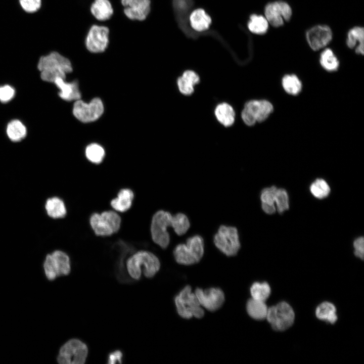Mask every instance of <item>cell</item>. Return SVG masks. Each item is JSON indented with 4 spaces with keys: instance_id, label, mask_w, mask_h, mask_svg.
I'll return each mask as SVG.
<instances>
[{
    "instance_id": "1",
    "label": "cell",
    "mask_w": 364,
    "mask_h": 364,
    "mask_svg": "<svg viewBox=\"0 0 364 364\" xmlns=\"http://www.w3.org/2000/svg\"><path fill=\"white\" fill-rule=\"evenodd\" d=\"M191 226L186 214L178 212L172 215L164 210L156 211L152 218L150 233L153 241L162 249L169 245L170 237L168 228H171L178 236L185 235Z\"/></svg>"
},
{
    "instance_id": "2",
    "label": "cell",
    "mask_w": 364,
    "mask_h": 364,
    "mask_svg": "<svg viewBox=\"0 0 364 364\" xmlns=\"http://www.w3.org/2000/svg\"><path fill=\"white\" fill-rule=\"evenodd\" d=\"M41 79L54 82L58 78H65L67 74L72 71L70 60L56 51L41 57L37 64Z\"/></svg>"
},
{
    "instance_id": "3",
    "label": "cell",
    "mask_w": 364,
    "mask_h": 364,
    "mask_svg": "<svg viewBox=\"0 0 364 364\" xmlns=\"http://www.w3.org/2000/svg\"><path fill=\"white\" fill-rule=\"evenodd\" d=\"M127 271L131 278L140 279L142 271L148 278L153 277L159 270L160 262L157 256L145 250L136 252L130 256L126 261Z\"/></svg>"
},
{
    "instance_id": "4",
    "label": "cell",
    "mask_w": 364,
    "mask_h": 364,
    "mask_svg": "<svg viewBox=\"0 0 364 364\" xmlns=\"http://www.w3.org/2000/svg\"><path fill=\"white\" fill-rule=\"evenodd\" d=\"M110 43V29L104 23H94L88 27L83 39L84 48L92 54L105 52Z\"/></svg>"
},
{
    "instance_id": "5",
    "label": "cell",
    "mask_w": 364,
    "mask_h": 364,
    "mask_svg": "<svg viewBox=\"0 0 364 364\" xmlns=\"http://www.w3.org/2000/svg\"><path fill=\"white\" fill-rule=\"evenodd\" d=\"M174 301L178 314L183 318H201L204 315V308L190 286L183 288L175 296Z\"/></svg>"
},
{
    "instance_id": "6",
    "label": "cell",
    "mask_w": 364,
    "mask_h": 364,
    "mask_svg": "<svg viewBox=\"0 0 364 364\" xmlns=\"http://www.w3.org/2000/svg\"><path fill=\"white\" fill-rule=\"evenodd\" d=\"M213 240L215 246L229 257L236 255L241 248L239 231L234 226L224 224L219 226Z\"/></svg>"
},
{
    "instance_id": "7",
    "label": "cell",
    "mask_w": 364,
    "mask_h": 364,
    "mask_svg": "<svg viewBox=\"0 0 364 364\" xmlns=\"http://www.w3.org/2000/svg\"><path fill=\"white\" fill-rule=\"evenodd\" d=\"M46 278L53 281L62 276L68 275L71 271L70 259L65 252L56 250L48 254L43 263Z\"/></svg>"
},
{
    "instance_id": "8",
    "label": "cell",
    "mask_w": 364,
    "mask_h": 364,
    "mask_svg": "<svg viewBox=\"0 0 364 364\" xmlns=\"http://www.w3.org/2000/svg\"><path fill=\"white\" fill-rule=\"evenodd\" d=\"M121 223L120 216L112 210L105 211L101 213H95L89 218V223L97 236H108L119 230Z\"/></svg>"
},
{
    "instance_id": "9",
    "label": "cell",
    "mask_w": 364,
    "mask_h": 364,
    "mask_svg": "<svg viewBox=\"0 0 364 364\" xmlns=\"http://www.w3.org/2000/svg\"><path fill=\"white\" fill-rule=\"evenodd\" d=\"M88 352V347L85 343L78 339L73 338L60 347L57 360L60 364H84Z\"/></svg>"
},
{
    "instance_id": "10",
    "label": "cell",
    "mask_w": 364,
    "mask_h": 364,
    "mask_svg": "<svg viewBox=\"0 0 364 364\" xmlns=\"http://www.w3.org/2000/svg\"><path fill=\"white\" fill-rule=\"evenodd\" d=\"M266 318L275 330L282 331L292 326L295 314L288 303L281 302L268 308Z\"/></svg>"
},
{
    "instance_id": "11",
    "label": "cell",
    "mask_w": 364,
    "mask_h": 364,
    "mask_svg": "<svg viewBox=\"0 0 364 364\" xmlns=\"http://www.w3.org/2000/svg\"><path fill=\"white\" fill-rule=\"evenodd\" d=\"M273 111V106L266 100H252L248 102L242 112V118L245 123L252 126L256 122L266 120Z\"/></svg>"
},
{
    "instance_id": "12",
    "label": "cell",
    "mask_w": 364,
    "mask_h": 364,
    "mask_svg": "<svg viewBox=\"0 0 364 364\" xmlns=\"http://www.w3.org/2000/svg\"><path fill=\"white\" fill-rule=\"evenodd\" d=\"M104 105L99 98L93 99L88 103L80 99L75 101L73 108L74 116L80 121L88 123L98 119L104 112Z\"/></svg>"
},
{
    "instance_id": "13",
    "label": "cell",
    "mask_w": 364,
    "mask_h": 364,
    "mask_svg": "<svg viewBox=\"0 0 364 364\" xmlns=\"http://www.w3.org/2000/svg\"><path fill=\"white\" fill-rule=\"evenodd\" d=\"M124 16L132 21L144 22L151 10V0H120Z\"/></svg>"
},
{
    "instance_id": "14",
    "label": "cell",
    "mask_w": 364,
    "mask_h": 364,
    "mask_svg": "<svg viewBox=\"0 0 364 364\" xmlns=\"http://www.w3.org/2000/svg\"><path fill=\"white\" fill-rule=\"evenodd\" d=\"M194 293L201 306L209 311L219 309L225 300L223 291L218 287H210L205 289L197 288Z\"/></svg>"
},
{
    "instance_id": "15",
    "label": "cell",
    "mask_w": 364,
    "mask_h": 364,
    "mask_svg": "<svg viewBox=\"0 0 364 364\" xmlns=\"http://www.w3.org/2000/svg\"><path fill=\"white\" fill-rule=\"evenodd\" d=\"M265 16L268 23L274 27H280L292 16L290 6L286 2L277 1L268 4L265 8Z\"/></svg>"
},
{
    "instance_id": "16",
    "label": "cell",
    "mask_w": 364,
    "mask_h": 364,
    "mask_svg": "<svg viewBox=\"0 0 364 364\" xmlns=\"http://www.w3.org/2000/svg\"><path fill=\"white\" fill-rule=\"evenodd\" d=\"M306 37L310 47L317 51L326 47L332 38V32L327 25H316L309 29Z\"/></svg>"
},
{
    "instance_id": "17",
    "label": "cell",
    "mask_w": 364,
    "mask_h": 364,
    "mask_svg": "<svg viewBox=\"0 0 364 364\" xmlns=\"http://www.w3.org/2000/svg\"><path fill=\"white\" fill-rule=\"evenodd\" d=\"M114 8L111 0H93L89 12L97 23H104L114 14Z\"/></svg>"
},
{
    "instance_id": "18",
    "label": "cell",
    "mask_w": 364,
    "mask_h": 364,
    "mask_svg": "<svg viewBox=\"0 0 364 364\" xmlns=\"http://www.w3.org/2000/svg\"><path fill=\"white\" fill-rule=\"evenodd\" d=\"M54 83L59 89V95L66 101H76L80 99L81 94L77 81L70 82L65 81L64 78H58Z\"/></svg>"
},
{
    "instance_id": "19",
    "label": "cell",
    "mask_w": 364,
    "mask_h": 364,
    "mask_svg": "<svg viewBox=\"0 0 364 364\" xmlns=\"http://www.w3.org/2000/svg\"><path fill=\"white\" fill-rule=\"evenodd\" d=\"M133 198L134 194L131 190L122 189L118 192L117 197L111 201L110 205L114 210L123 212L130 208Z\"/></svg>"
},
{
    "instance_id": "20",
    "label": "cell",
    "mask_w": 364,
    "mask_h": 364,
    "mask_svg": "<svg viewBox=\"0 0 364 364\" xmlns=\"http://www.w3.org/2000/svg\"><path fill=\"white\" fill-rule=\"evenodd\" d=\"M44 208L47 215L52 218H63L67 213L64 202L58 197L48 198L45 202Z\"/></svg>"
},
{
    "instance_id": "21",
    "label": "cell",
    "mask_w": 364,
    "mask_h": 364,
    "mask_svg": "<svg viewBox=\"0 0 364 364\" xmlns=\"http://www.w3.org/2000/svg\"><path fill=\"white\" fill-rule=\"evenodd\" d=\"M199 80V76L194 71H186L177 79L180 92L185 95L192 94L194 90V85L198 83Z\"/></svg>"
},
{
    "instance_id": "22",
    "label": "cell",
    "mask_w": 364,
    "mask_h": 364,
    "mask_svg": "<svg viewBox=\"0 0 364 364\" xmlns=\"http://www.w3.org/2000/svg\"><path fill=\"white\" fill-rule=\"evenodd\" d=\"M190 22L191 27L195 30L201 32L205 31L209 28L211 19L204 10L198 9L191 14Z\"/></svg>"
},
{
    "instance_id": "23",
    "label": "cell",
    "mask_w": 364,
    "mask_h": 364,
    "mask_svg": "<svg viewBox=\"0 0 364 364\" xmlns=\"http://www.w3.org/2000/svg\"><path fill=\"white\" fill-rule=\"evenodd\" d=\"M363 28L356 26L351 29L348 32L346 44L350 49H353L357 45L355 48V52L363 55Z\"/></svg>"
},
{
    "instance_id": "24",
    "label": "cell",
    "mask_w": 364,
    "mask_h": 364,
    "mask_svg": "<svg viewBox=\"0 0 364 364\" xmlns=\"http://www.w3.org/2000/svg\"><path fill=\"white\" fill-rule=\"evenodd\" d=\"M173 256L176 262L181 265H191L198 263L186 243H179L174 248Z\"/></svg>"
},
{
    "instance_id": "25",
    "label": "cell",
    "mask_w": 364,
    "mask_h": 364,
    "mask_svg": "<svg viewBox=\"0 0 364 364\" xmlns=\"http://www.w3.org/2000/svg\"><path fill=\"white\" fill-rule=\"evenodd\" d=\"M277 188L275 186L263 189L260 193V198L263 211L268 214L274 213L276 210L275 197Z\"/></svg>"
},
{
    "instance_id": "26",
    "label": "cell",
    "mask_w": 364,
    "mask_h": 364,
    "mask_svg": "<svg viewBox=\"0 0 364 364\" xmlns=\"http://www.w3.org/2000/svg\"><path fill=\"white\" fill-rule=\"evenodd\" d=\"M268 308L264 301L251 298L246 304V310L248 315L256 320L266 318Z\"/></svg>"
},
{
    "instance_id": "27",
    "label": "cell",
    "mask_w": 364,
    "mask_h": 364,
    "mask_svg": "<svg viewBox=\"0 0 364 364\" xmlns=\"http://www.w3.org/2000/svg\"><path fill=\"white\" fill-rule=\"evenodd\" d=\"M215 115L218 121L225 126H231L234 122V110L227 103H223L217 105L215 110Z\"/></svg>"
},
{
    "instance_id": "28",
    "label": "cell",
    "mask_w": 364,
    "mask_h": 364,
    "mask_svg": "<svg viewBox=\"0 0 364 364\" xmlns=\"http://www.w3.org/2000/svg\"><path fill=\"white\" fill-rule=\"evenodd\" d=\"M316 316L320 320L334 324L337 320L336 308L331 302H324L316 308Z\"/></svg>"
},
{
    "instance_id": "29",
    "label": "cell",
    "mask_w": 364,
    "mask_h": 364,
    "mask_svg": "<svg viewBox=\"0 0 364 364\" xmlns=\"http://www.w3.org/2000/svg\"><path fill=\"white\" fill-rule=\"evenodd\" d=\"M185 243L199 262L204 254V241L202 237L199 235L191 236L187 239Z\"/></svg>"
},
{
    "instance_id": "30",
    "label": "cell",
    "mask_w": 364,
    "mask_h": 364,
    "mask_svg": "<svg viewBox=\"0 0 364 364\" xmlns=\"http://www.w3.org/2000/svg\"><path fill=\"white\" fill-rule=\"evenodd\" d=\"M248 27L253 33L263 34L267 31L268 22L266 18L263 16L253 14L250 17Z\"/></svg>"
},
{
    "instance_id": "31",
    "label": "cell",
    "mask_w": 364,
    "mask_h": 364,
    "mask_svg": "<svg viewBox=\"0 0 364 364\" xmlns=\"http://www.w3.org/2000/svg\"><path fill=\"white\" fill-rule=\"evenodd\" d=\"M7 133L11 141L18 142L25 138L26 134V129L21 121L14 120L8 124Z\"/></svg>"
},
{
    "instance_id": "32",
    "label": "cell",
    "mask_w": 364,
    "mask_h": 364,
    "mask_svg": "<svg viewBox=\"0 0 364 364\" xmlns=\"http://www.w3.org/2000/svg\"><path fill=\"white\" fill-rule=\"evenodd\" d=\"M320 61L322 66L328 71H336L339 65L337 58L333 52L329 48L322 52Z\"/></svg>"
},
{
    "instance_id": "33",
    "label": "cell",
    "mask_w": 364,
    "mask_h": 364,
    "mask_svg": "<svg viewBox=\"0 0 364 364\" xmlns=\"http://www.w3.org/2000/svg\"><path fill=\"white\" fill-rule=\"evenodd\" d=\"M250 292L252 298L265 301L269 296L271 289L266 282H255L251 286Z\"/></svg>"
},
{
    "instance_id": "34",
    "label": "cell",
    "mask_w": 364,
    "mask_h": 364,
    "mask_svg": "<svg viewBox=\"0 0 364 364\" xmlns=\"http://www.w3.org/2000/svg\"><path fill=\"white\" fill-rule=\"evenodd\" d=\"M330 191L328 184L323 178L315 179L310 186L311 194L318 199L327 197L329 195Z\"/></svg>"
},
{
    "instance_id": "35",
    "label": "cell",
    "mask_w": 364,
    "mask_h": 364,
    "mask_svg": "<svg viewBox=\"0 0 364 364\" xmlns=\"http://www.w3.org/2000/svg\"><path fill=\"white\" fill-rule=\"evenodd\" d=\"M282 85L288 94L296 95L300 93L302 84L299 78L295 75H286L282 79Z\"/></svg>"
},
{
    "instance_id": "36",
    "label": "cell",
    "mask_w": 364,
    "mask_h": 364,
    "mask_svg": "<svg viewBox=\"0 0 364 364\" xmlns=\"http://www.w3.org/2000/svg\"><path fill=\"white\" fill-rule=\"evenodd\" d=\"M85 153L87 159L95 164L101 163L105 155L104 148L100 145L95 143L87 146Z\"/></svg>"
},
{
    "instance_id": "37",
    "label": "cell",
    "mask_w": 364,
    "mask_h": 364,
    "mask_svg": "<svg viewBox=\"0 0 364 364\" xmlns=\"http://www.w3.org/2000/svg\"><path fill=\"white\" fill-rule=\"evenodd\" d=\"M275 203L279 213H282L289 208V197L286 190L284 189H277Z\"/></svg>"
},
{
    "instance_id": "38",
    "label": "cell",
    "mask_w": 364,
    "mask_h": 364,
    "mask_svg": "<svg viewBox=\"0 0 364 364\" xmlns=\"http://www.w3.org/2000/svg\"><path fill=\"white\" fill-rule=\"evenodd\" d=\"M22 9L26 12L33 13L41 7V0H19Z\"/></svg>"
},
{
    "instance_id": "39",
    "label": "cell",
    "mask_w": 364,
    "mask_h": 364,
    "mask_svg": "<svg viewBox=\"0 0 364 364\" xmlns=\"http://www.w3.org/2000/svg\"><path fill=\"white\" fill-rule=\"evenodd\" d=\"M15 93L14 89L9 85L0 86V101L3 103L11 101Z\"/></svg>"
},
{
    "instance_id": "40",
    "label": "cell",
    "mask_w": 364,
    "mask_h": 364,
    "mask_svg": "<svg viewBox=\"0 0 364 364\" xmlns=\"http://www.w3.org/2000/svg\"><path fill=\"white\" fill-rule=\"evenodd\" d=\"M191 5V0H173V6L178 14L187 13Z\"/></svg>"
},
{
    "instance_id": "41",
    "label": "cell",
    "mask_w": 364,
    "mask_h": 364,
    "mask_svg": "<svg viewBox=\"0 0 364 364\" xmlns=\"http://www.w3.org/2000/svg\"><path fill=\"white\" fill-rule=\"evenodd\" d=\"M353 247L354 248V255L361 259H363L364 255L363 238L360 237L356 238L353 242Z\"/></svg>"
},
{
    "instance_id": "42",
    "label": "cell",
    "mask_w": 364,
    "mask_h": 364,
    "mask_svg": "<svg viewBox=\"0 0 364 364\" xmlns=\"http://www.w3.org/2000/svg\"><path fill=\"white\" fill-rule=\"evenodd\" d=\"M123 357V353L119 350H114L109 353L107 363L109 364H114L116 363H122Z\"/></svg>"
}]
</instances>
